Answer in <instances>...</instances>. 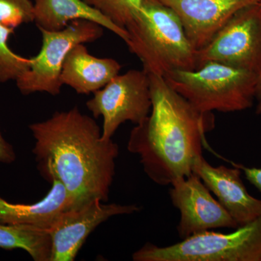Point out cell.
Here are the masks:
<instances>
[{"mask_svg": "<svg viewBox=\"0 0 261 261\" xmlns=\"http://www.w3.org/2000/svg\"><path fill=\"white\" fill-rule=\"evenodd\" d=\"M121 68L116 60L92 56L84 44H79L65 58L61 80L78 94H94L119 74Z\"/></svg>", "mask_w": 261, "mask_h": 261, "instance_id": "4fadbf2b", "label": "cell"}, {"mask_svg": "<svg viewBox=\"0 0 261 261\" xmlns=\"http://www.w3.org/2000/svg\"><path fill=\"white\" fill-rule=\"evenodd\" d=\"M50 178L53 187L37 203H12L0 197V224L24 225L48 231L62 213L72 207L64 185L56 176Z\"/></svg>", "mask_w": 261, "mask_h": 261, "instance_id": "5bb4252c", "label": "cell"}, {"mask_svg": "<svg viewBox=\"0 0 261 261\" xmlns=\"http://www.w3.org/2000/svg\"><path fill=\"white\" fill-rule=\"evenodd\" d=\"M140 210L136 205L104 204L94 200L64 211L47 231L51 241L50 261L74 260L87 237L99 224L112 216Z\"/></svg>", "mask_w": 261, "mask_h": 261, "instance_id": "30bf717a", "label": "cell"}, {"mask_svg": "<svg viewBox=\"0 0 261 261\" xmlns=\"http://www.w3.org/2000/svg\"><path fill=\"white\" fill-rule=\"evenodd\" d=\"M257 73L208 62L195 70H173L166 83L201 113H230L252 107Z\"/></svg>", "mask_w": 261, "mask_h": 261, "instance_id": "277c9868", "label": "cell"}, {"mask_svg": "<svg viewBox=\"0 0 261 261\" xmlns=\"http://www.w3.org/2000/svg\"><path fill=\"white\" fill-rule=\"evenodd\" d=\"M14 29L0 25V83L16 81L30 67V58L15 53L8 46Z\"/></svg>", "mask_w": 261, "mask_h": 261, "instance_id": "ac0fdd59", "label": "cell"}, {"mask_svg": "<svg viewBox=\"0 0 261 261\" xmlns=\"http://www.w3.org/2000/svg\"><path fill=\"white\" fill-rule=\"evenodd\" d=\"M29 128L36 140L33 152L48 176L64 185L71 208L94 200H108L118 146L112 139L102 138L93 118L74 107L55 113Z\"/></svg>", "mask_w": 261, "mask_h": 261, "instance_id": "6da1fadb", "label": "cell"}, {"mask_svg": "<svg viewBox=\"0 0 261 261\" xmlns=\"http://www.w3.org/2000/svg\"><path fill=\"white\" fill-rule=\"evenodd\" d=\"M178 15L196 50L207 45L239 10L260 0H159Z\"/></svg>", "mask_w": 261, "mask_h": 261, "instance_id": "8fae6325", "label": "cell"}, {"mask_svg": "<svg viewBox=\"0 0 261 261\" xmlns=\"http://www.w3.org/2000/svg\"><path fill=\"white\" fill-rule=\"evenodd\" d=\"M126 42L147 73L163 77L173 70H195L197 53L173 10L159 0H142V10L126 27Z\"/></svg>", "mask_w": 261, "mask_h": 261, "instance_id": "3957f363", "label": "cell"}, {"mask_svg": "<svg viewBox=\"0 0 261 261\" xmlns=\"http://www.w3.org/2000/svg\"><path fill=\"white\" fill-rule=\"evenodd\" d=\"M260 1L239 10L207 45L197 50V68L216 62L258 74L261 70Z\"/></svg>", "mask_w": 261, "mask_h": 261, "instance_id": "52a82bcc", "label": "cell"}, {"mask_svg": "<svg viewBox=\"0 0 261 261\" xmlns=\"http://www.w3.org/2000/svg\"><path fill=\"white\" fill-rule=\"evenodd\" d=\"M16 159L13 146L7 142L0 130V163H11Z\"/></svg>", "mask_w": 261, "mask_h": 261, "instance_id": "44dd1931", "label": "cell"}, {"mask_svg": "<svg viewBox=\"0 0 261 261\" xmlns=\"http://www.w3.org/2000/svg\"><path fill=\"white\" fill-rule=\"evenodd\" d=\"M255 99L257 101L256 109L257 114L261 116V70L257 77L256 91H255Z\"/></svg>", "mask_w": 261, "mask_h": 261, "instance_id": "7402d4cb", "label": "cell"}, {"mask_svg": "<svg viewBox=\"0 0 261 261\" xmlns=\"http://www.w3.org/2000/svg\"><path fill=\"white\" fill-rule=\"evenodd\" d=\"M94 118L102 116V137L112 138L122 123L140 124L152 108L150 82L145 70H130L117 75L87 102Z\"/></svg>", "mask_w": 261, "mask_h": 261, "instance_id": "ba28073f", "label": "cell"}, {"mask_svg": "<svg viewBox=\"0 0 261 261\" xmlns=\"http://www.w3.org/2000/svg\"><path fill=\"white\" fill-rule=\"evenodd\" d=\"M39 30L42 33V48L37 56L30 58L29 69L15 82L23 95L35 92L58 95L63 86L62 68L69 51L77 44L92 43L100 39L104 34V28L94 22L77 20L61 30Z\"/></svg>", "mask_w": 261, "mask_h": 261, "instance_id": "8992f818", "label": "cell"}, {"mask_svg": "<svg viewBox=\"0 0 261 261\" xmlns=\"http://www.w3.org/2000/svg\"><path fill=\"white\" fill-rule=\"evenodd\" d=\"M148 74L151 114L132 129L128 149L140 156L150 179L167 186L193 173L205 135L214 128V116L196 110L163 77Z\"/></svg>", "mask_w": 261, "mask_h": 261, "instance_id": "7a4b0ae2", "label": "cell"}, {"mask_svg": "<svg viewBox=\"0 0 261 261\" xmlns=\"http://www.w3.org/2000/svg\"><path fill=\"white\" fill-rule=\"evenodd\" d=\"M193 173L212 192L239 226L261 216V200L252 197L241 179V170L224 166L214 167L203 156L197 160Z\"/></svg>", "mask_w": 261, "mask_h": 261, "instance_id": "7c38bea8", "label": "cell"}, {"mask_svg": "<svg viewBox=\"0 0 261 261\" xmlns=\"http://www.w3.org/2000/svg\"><path fill=\"white\" fill-rule=\"evenodd\" d=\"M120 28L126 30L142 10V0H83Z\"/></svg>", "mask_w": 261, "mask_h": 261, "instance_id": "e0dca14e", "label": "cell"}, {"mask_svg": "<svg viewBox=\"0 0 261 261\" xmlns=\"http://www.w3.org/2000/svg\"><path fill=\"white\" fill-rule=\"evenodd\" d=\"M169 194L173 206L180 212L177 231L181 240L215 228L239 227L195 173L173 182Z\"/></svg>", "mask_w": 261, "mask_h": 261, "instance_id": "9c48e42d", "label": "cell"}, {"mask_svg": "<svg viewBox=\"0 0 261 261\" xmlns=\"http://www.w3.org/2000/svg\"><path fill=\"white\" fill-rule=\"evenodd\" d=\"M231 164L243 171L247 179L261 192V168H247L235 163H231Z\"/></svg>", "mask_w": 261, "mask_h": 261, "instance_id": "ffe728a7", "label": "cell"}, {"mask_svg": "<svg viewBox=\"0 0 261 261\" xmlns=\"http://www.w3.org/2000/svg\"><path fill=\"white\" fill-rule=\"evenodd\" d=\"M34 22L32 0H0V25L14 29Z\"/></svg>", "mask_w": 261, "mask_h": 261, "instance_id": "d6986e66", "label": "cell"}, {"mask_svg": "<svg viewBox=\"0 0 261 261\" xmlns=\"http://www.w3.org/2000/svg\"><path fill=\"white\" fill-rule=\"evenodd\" d=\"M34 22L38 29L59 31L72 21L87 20L111 31L126 43L127 31L120 28L83 0H34Z\"/></svg>", "mask_w": 261, "mask_h": 261, "instance_id": "9a60e30c", "label": "cell"}, {"mask_svg": "<svg viewBox=\"0 0 261 261\" xmlns=\"http://www.w3.org/2000/svg\"><path fill=\"white\" fill-rule=\"evenodd\" d=\"M260 5H261V0H260Z\"/></svg>", "mask_w": 261, "mask_h": 261, "instance_id": "603a6c76", "label": "cell"}, {"mask_svg": "<svg viewBox=\"0 0 261 261\" xmlns=\"http://www.w3.org/2000/svg\"><path fill=\"white\" fill-rule=\"evenodd\" d=\"M135 261H261V216L231 233L202 231L169 246L147 243Z\"/></svg>", "mask_w": 261, "mask_h": 261, "instance_id": "5b68a950", "label": "cell"}, {"mask_svg": "<svg viewBox=\"0 0 261 261\" xmlns=\"http://www.w3.org/2000/svg\"><path fill=\"white\" fill-rule=\"evenodd\" d=\"M0 248L22 249L34 260L50 261V235L34 226L0 224Z\"/></svg>", "mask_w": 261, "mask_h": 261, "instance_id": "2e32d148", "label": "cell"}]
</instances>
